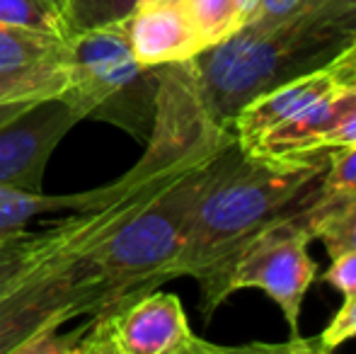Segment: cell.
<instances>
[{"instance_id": "cell-1", "label": "cell", "mask_w": 356, "mask_h": 354, "mask_svg": "<svg viewBox=\"0 0 356 354\" xmlns=\"http://www.w3.org/2000/svg\"><path fill=\"white\" fill-rule=\"evenodd\" d=\"M330 151L257 156L235 143L220 161L189 218L172 279L192 277L202 313L211 318L230 296L235 260L252 238L282 218L303 214L325 194Z\"/></svg>"}, {"instance_id": "cell-2", "label": "cell", "mask_w": 356, "mask_h": 354, "mask_svg": "<svg viewBox=\"0 0 356 354\" xmlns=\"http://www.w3.org/2000/svg\"><path fill=\"white\" fill-rule=\"evenodd\" d=\"M356 34V0H300L274 22H248L189 63L207 112L220 127L257 95L327 66Z\"/></svg>"}, {"instance_id": "cell-3", "label": "cell", "mask_w": 356, "mask_h": 354, "mask_svg": "<svg viewBox=\"0 0 356 354\" xmlns=\"http://www.w3.org/2000/svg\"><path fill=\"white\" fill-rule=\"evenodd\" d=\"M230 148L148 192L85 248L83 257L102 289V313L172 279L194 207Z\"/></svg>"}, {"instance_id": "cell-4", "label": "cell", "mask_w": 356, "mask_h": 354, "mask_svg": "<svg viewBox=\"0 0 356 354\" xmlns=\"http://www.w3.org/2000/svg\"><path fill=\"white\" fill-rule=\"evenodd\" d=\"M160 68L134 58L122 22L85 29L68 39V88L63 97L83 119H99L148 138Z\"/></svg>"}, {"instance_id": "cell-5", "label": "cell", "mask_w": 356, "mask_h": 354, "mask_svg": "<svg viewBox=\"0 0 356 354\" xmlns=\"http://www.w3.org/2000/svg\"><path fill=\"white\" fill-rule=\"evenodd\" d=\"M85 248L56 257L0 298V354H19L44 332L102 313V289L83 257Z\"/></svg>"}, {"instance_id": "cell-6", "label": "cell", "mask_w": 356, "mask_h": 354, "mask_svg": "<svg viewBox=\"0 0 356 354\" xmlns=\"http://www.w3.org/2000/svg\"><path fill=\"white\" fill-rule=\"evenodd\" d=\"M223 347L199 340L182 301L158 289L85 318L78 354H209Z\"/></svg>"}, {"instance_id": "cell-7", "label": "cell", "mask_w": 356, "mask_h": 354, "mask_svg": "<svg viewBox=\"0 0 356 354\" xmlns=\"http://www.w3.org/2000/svg\"><path fill=\"white\" fill-rule=\"evenodd\" d=\"M308 211L310 209H305L303 214L282 218L264 228L245 246L230 274V291L262 289L277 301L293 340L286 350H296L300 342V306L310 284L318 277V265L308 255V243L313 241Z\"/></svg>"}, {"instance_id": "cell-8", "label": "cell", "mask_w": 356, "mask_h": 354, "mask_svg": "<svg viewBox=\"0 0 356 354\" xmlns=\"http://www.w3.org/2000/svg\"><path fill=\"white\" fill-rule=\"evenodd\" d=\"M83 117L63 95L42 99L0 127V187L44 192L49 158Z\"/></svg>"}, {"instance_id": "cell-9", "label": "cell", "mask_w": 356, "mask_h": 354, "mask_svg": "<svg viewBox=\"0 0 356 354\" xmlns=\"http://www.w3.org/2000/svg\"><path fill=\"white\" fill-rule=\"evenodd\" d=\"M122 27L134 58L145 68L187 63L204 49L184 0H138Z\"/></svg>"}, {"instance_id": "cell-10", "label": "cell", "mask_w": 356, "mask_h": 354, "mask_svg": "<svg viewBox=\"0 0 356 354\" xmlns=\"http://www.w3.org/2000/svg\"><path fill=\"white\" fill-rule=\"evenodd\" d=\"M332 92H342L334 88L330 73L323 68L313 73H305L300 78H293L289 83L267 90V92L257 95L254 99H250L238 114H235L230 131H233L235 141H238L240 151L250 153L259 143V138L264 134H269L272 129H277L279 124H284L286 119H291L293 114H298L303 107L313 104L315 99L327 97Z\"/></svg>"}, {"instance_id": "cell-11", "label": "cell", "mask_w": 356, "mask_h": 354, "mask_svg": "<svg viewBox=\"0 0 356 354\" xmlns=\"http://www.w3.org/2000/svg\"><path fill=\"white\" fill-rule=\"evenodd\" d=\"M356 107V92H332L315 99L277 129L264 134L250 153L257 156H303L315 153L318 143Z\"/></svg>"}, {"instance_id": "cell-12", "label": "cell", "mask_w": 356, "mask_h": 354, "mask_svg": "<svg viewBox=\"0 0 356 354\" xmlns=\"http://www.w3.org/2000/svg\"><path fill=\"white\" fill-rule=\"evenodd\" d=\"M131 184V177L124 175L114 184L78 194H47V192H27V189L0 187V233L17 231V228H29L37 218L47 214H73L85 211V209L102 207L124 194Z\"/></svg>"}, {"instance_id": "cell-13", "label": "cell", "mask_w": 356, "mask_h": 354, "mask_svg": "<svg viewBox=\"0 0 356 354\" xmlns=\"http://www.w3.org/2000/svg\"><path fill=\"white\" fill-rule=\"evenodd\" d=\"M68 61V39L0 22V73Z\"/></svg>"}, {"instance_id": "cell-14", "label": "cell", "mask_w": 356, "mask_h": 354, "mask_svg": "<svg viewBox=\"0 0 356 354\" xmlns=\"http://www.w3.org/2000/svg\"><path fill=\"white\" fill-rule=\"evenodd\" d=\"M308 226L330 257L356 250V194H325L310 207Z\"/></svg>"}, {"instance_id": "cell-15", "label": "cell", "mask_w": 356, "mask_h": 354, "mask_svg": "<svg viewBox=\"0 0 356 354\" xmlns=\"http://www.w3.org/2000/svg\"><path fill=\"white\" fill-rule=\"evenodd\" d=\"M0 22L71 39L68 0H0Z\"/></svg>"}, {"instance_id": "cell-16", "label": "cell", "mask_w": 356, "mask_h": 354, "mask_svg": "<svg viewBox=\"0 0 356 354\" xmlns=\"http://www.w3.org/2000/svg\"><path fill=\"white\" fill-rule=\"evenodd\" d=\"M184 5L204 49L223 42L240 29L233 0H184Z\"/></svg>"}, {"instance_id": "cell-17", "label": "cell", "mask_w": 356, "mask_h": 354, "mask_svg": "<svg viewBox=\"0 0 356 354\" xmlns=\"http://www.w3.org/2000/svg\"><path fill=\"white\" fill-rule=\"evenodd\" d=\"M138 5V0H68L71 37L85 29L117 24Z\"/></svg>"}, {"instance_id": "cell-18", "label": "cell", "mask_w": 356, "mask_h": 354, "mask_svg": "<svg viewBox=\"0 0 356 354\" xmlns=\"http://www.w3.org/2000/svg\"><path fill=\"white\" fill-rule=\"evenodd\" d=\"M325 189L332 194H356V143L330 148Z\"/></svg>"}, {"instance_id": "cell-19", "label": "cell", "mask_w": 356, "mask_h": 354, "mask_svg": "<svg viewBox=\"0 0 356 354\" xmlns=\"http://www.w3.org/2000/svg\"><path fill=\"white\" fill-rule=\"evenodd\" d=\"M354 337H356V293L354 296H344V306L330 321V325L318 335L315 350L330 352L334 347L344 345L347 340H354Z\"/></svg>"}, {"instance_id": "cell-20", "label": "cell", "mask_w": 356, "mask_h": 354, "mask_svg": "<svg viewBox=\"0 0 356 354\" xmlns=\"http://www.w3.org/2000/svg\"><path fill=\"white\" fill-rule=\"evenodd\" d=\"M325 71L330 73V78H332L337 90H342V92L344 90L356 92V34L352 42L325 66Z\"/></svg>"}, {"instance_id": "cell-21", "label": "cell", "mask_w": 356, "mask_h": 354, "mask_svg": "<svg viewBox=\"0 0 356 354\" xmlns=\"http://www.w3.org/2000/svg\"><path fill=\"white\" fill-rule=\"evenodd\" d=\"M325 282L332 284L337 291L344 296H354L356 293V250L342 252V255L332 257V267L325 272Z\"/></svg>"}, {"instance_id": "cell-22", "label": "cell", "mask_w": 356, "mask_h": 354, "mask_svg": "<svg viewBox=\"0 0 356 354\" xmlns=\"http://www.w3.org/2000/svg\"><path fill=\"white\" fill-rule=\"evenodd\" d=\"M352 143H356V107L342 119V122L337 124V127L332 129V131L327 134V136L323 138V141L318 143V151H330V148L352 146Z\"/></svg>"}, {"instance_id": "cell-23", "label": "cell", "mask_w": 356, "mask_h": 354, "mask_svg": "<svg viewBox=\"0 0 356 354\" xmlns=\"http://www.w3.org/2000/svg\"><path fill=\"white\" fill-rule=\"evenodd\" d=\"M300 5V0H262L259 10L250 22H274V19H282L284 15L293 13Z\"/></svg>"}, {"instance_id": "cell-24", "label": "cell", "mask_w": 356, "mask_h": 354, "mask_svg": "<svg viewBox=\"0 0 356 354\" xmlns=\"http://www.w3.org/2000/svg\"><path fill=\"white\" fill-rule=\"evenodd\" d=\"M259 3H262V0H233V5H235V17H238L240 27H243V24H248L250 19H252L254 15H257Z\"/></svg>"}]
</instances>
